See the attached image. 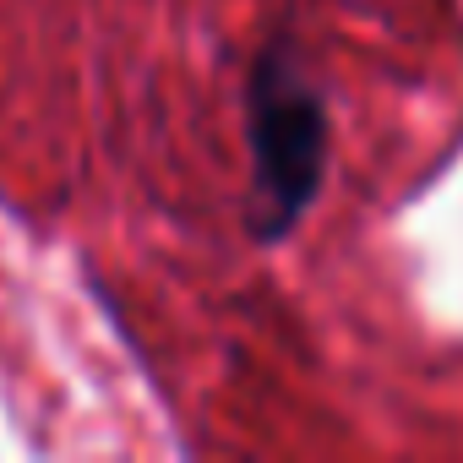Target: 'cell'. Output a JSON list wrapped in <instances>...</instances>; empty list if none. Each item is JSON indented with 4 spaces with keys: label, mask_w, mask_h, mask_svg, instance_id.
Here are the masks:
<instances>
[{
    "label": "cell",
    "mask_w": 463,
    "mask_h": 463,
    "mask_svg": "<svg viewBox=\"0 0 463 463\" xmlns=\"http://www.w3.org/2000/svg\"><path fill=\"white\" fill-rule=\"evenodd\" d=\"M251 229L257 241H279L300 223L322 185L327 115L322 93L289 55H262L251 71Z\"/></svg>",
    "instance_id": "cell-1"
}]
</instances>
